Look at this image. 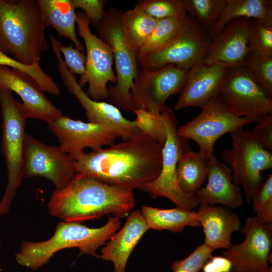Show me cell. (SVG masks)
Returning a JSON list of instances; mask_svg holds the SVG:
<instances>
[{
	"label": "cell",
	"mask_w": 272,
	"mask_h": 272,
	"mask_svg": "<svg viewBox=\"0 0 272 272\" xmlns=\"http://www.w3.org/2000/svg\"><path fill=\"white\" fill-rule=\"evenodd\" d=\"M90 22L84 12L77 14V31L84 41L87 52L86 71L78 83L82 88L88 84L86 93L91 99L103 101L109 98L107 84L116 82L113 55L110 46L92 32Z\"/></svg>",
	"instance_id": "cell-12"
},
{
	"label": "cell",
	"mask_w": 272,
	"mask_h": 272,
	"mask_svg": "<svg viewBox=\"0 0 272 272\" xmlns=\"http://www.w3.org/2000/svg\"><path fill=\"white\" fill-rule=\"evenodd\" d=\"M251 19L241 18L228 23L211 39L203 64L227 67L243 65L250 51L249 32Z\"/></svg>",
	"instance_id": "cell-18"
},
{
	"label": "cell",
	"mask_w": 272,
	"mask_h": 272,
	"mask_svg": "<svg viewBox=\"0 0 272 272\" xmlns=\"http://www.w3.org/2000/svg\"><path fill=\"white\" fill-rule=\"evenodd\" d=\"M36 1L0 0V51L27 65H39L49 44Z\"/></svg>",
	"instance_id": "cell-3"
},
{
	"label": "cell",
	"mask_w": 272,
	"mask_h": 272,
	"mask_svg": "<svg viewBox=\"0 0 272 272\" xmlns=\"http://www.w3.org/2000/svg\"><path fill=\"white\" fill-rule=\"evenodd\" d=\"M249 45L251 51L272 56V24L251 19Z\"/></svg>",
	"instance_id": "cell-35"
},
{
	"label": "cell",
	"mask_w": 272,
	"mask_h": 272,
	"mask_svg": "<svg viewBox=\"0 0 272 272\" xmlns=\"http://www.w3.org/2000/svg\"><path fill=\"white\" fill-rule=\"evenodd\" d=\"M202 272H232V264L224 256H212L202 267Z\"/></svg>",
	"instance_id": "cell-41"
},
{
	"label": "cell",
	"mask_w": 272,
	"mask_h": 272,
	"mask_svg": "<svg viewBox=\"0 0 272 272\" xmlns=\"http://www.w3.org/2000/svg\"><path fill=\"white\" fill-rule=\"evenodd\" d=\"M255 213V216L260 221L272 225V200L262 206Z\"/></svg>",
	"instance_id": "cell-42"
},
{
	"label": "cell",
	"mask_w": 272,
	"mask_h": 272,
	"mask_svg": "<svg viewBox=\"0 0 272 272\" xmlns=\"http://www.w3.org/2000/svg\"><path fill=\"white\" fill-rule=\"evenodd\" d=\"M149 16L161 20L187 15L184 0H141L136 5Z\"/></svg>",
	"instance_id": "cell-33"
},
{
	"label": "cell",
	"mask_w": 272,
	"mask_h": 272,
	"mask_svg": "<svg viewBox=\"0 0 272 272\" xmlns=\"http://www.w3.org/2000/svg\"><path fill=\"white\" fill-rule=\"evenodd\" d=\"M161 111L165 118L167 137L162 149L161 172L156 179L142 186L140 189L149 194L152 198L164 197L177 207L193 211L198 206L195 197L182 192L176 177L179 160L184 152L190 150L189 140L178 134L176 119L173 110L165 104Z\"/></svg>",
	"instance_id": "cell-8"
},
{
	"label": "cell",
	"mask_w": 272,
	"mask_h": 272,
	"mask_svg": "<svg viewBox=\"0 0 272 272\" xmlns=\"http://www.w3.org/2000/svg\"><path fill=\"white\" fill-rule=\"evenodd\" d=\"M225 0H184L187 14L207 32L217 21Z\"/></svg>",
	"instance_id": "cell-30"
},
{
	"label": "cell",
	"mask_w": 272,
	"mask_h": 272,
	"mask_svg": "<svg viewBox=\"0 0 272 272\" xmlns=\"http://www.w3.org/2000/svg\"><path fill=\"white\" fill-rule=\"evenodd\" d=\"M197 220L205 234L203 244L213 249H227L232 235L241 229L239 216L232 209L216 205H199Z\"/></svg>",
	"instance_id": "cell-22"
},
{
	"label": "cell",
	"mask_w": 272,
	"mask_h": 272,
	"mask_svg": "<svg viewBox=\"0 0 272 272\" xmlns=\"http://www.w3.org/2000/svg\"><path fill=\"white\" fill-rule=\"evenodd\" d=\"M120 21L124 40L137 54L155 29L158 20L149 16L135 5L133 9L121 13Z\"/></svg>",
	"instance_id": "cell-27"
},
{
	"label": "cell",
	"mask_w": 272,
	"mask_h": 272,
	"mask_svg": "<svg viewBox=\"0 0 272 272\" xmlns=\"http://www.w3.org/2000/svg\"><path fill=\"white\" fill-rule=\"evenodd\" d=\"M52 51L58 62L57 67L65 87L78 100L86 111L88 122L102 125L123 141L128 140L142 132L133 120L125 118L116 106L104 101L91 99L83 90L74 75L65 65L59 52V41L52 35L49 36Z\"/></svg>",
	"instance_id": "cell-14"
},
{
	"label": "cell",
	"mask_w": 272,
	"mask_h": 272,
	"mask_svg": "<svg viewBox=\"0 0 272 272\" xmlns=\"http://www.w3.org/2000/svg\"><path fill=\"white\" fill-rule=\"evenodd\" d=\"M188 71L169 64L156 70L139 69L129 95L133 112L159 114L167 99L180 91Z\"/></svg>",
	"instance_id": "cell-13"
},
{
	"label": "cell",
	"mask_w": 272,
	"mask_h": 272,
	"mask_svg": "<svg viewBox=\"0 0 272 272\" xmlns=\"http://www.w3.org/2000/svg\"><path fill=\"white\" fill-rule=\"evenodd\" d=\"M120 219L109 216L107 223L96 228H89L79 223L60 222L53 235L41 242L23 241L16 254L19 264L32 270L46 264L56 252L76 247L80 255L87 254L100 258L99 247L105 245L119 229Z\"/></svg>",
	"instance_id": "cell-4"
},
{
	"label": "cell",
	"mask_w": 272,
	"mask_h": 272,
	"mask_svg": "<svg viewBox=\"0 0 272 272\" xmlns=\"http://www.w3.org/2000/svg\"><path fill=\"white\" fill-rule=\"evenodd\" d=\"M252 133L259 143L266 149L272 150V115L256 122Z\"/></svg>",
	"instance_id": "cell-39"
},
{
	"label": "cell",
	"mask_w": 272,
	"mask_h": 272,
	"mask_svg": "<svg viewBox=\"0 0 272 272\" xmlns=\"http://www.w3.org/2000/svg\"><path fill=\"white\" fill-rule=\"evenodd\" d=\"M243 65L266 95L272 99V56L250 50Z\"/></svg>",
	"instance_id": "cell-31"
},
{
	"label": "cell",
	"mask_w": 272,
	"mask_h": 272,
	"mask_svg": "<svg viewBox=\"0 0 272 272\" xmlns=\"http://www.w3.org/2000/svg\"><path fill=\"white\" fill-rule=\"evenodd\" d=\"M0 105L2 118L1 152L7 170L8 182L0 201V215L7 214L21 185L23 173V156L26 135L25 126L28 118L22 103L12 92L0 87Z\"/></svg>",
	"instance_id": "cell-5"
},
{
	"label": "cell",
	"mask_w": 272,
	"mask_h": 272,
	"mask_svg": "<svg viewBox=\"0 0 272 272\" xmlns=\"http://www.w3.org/2000/svg\"><path fill=\"white\" fill-rule=\"evenodd\" d=\"M163 147L141 132L106 148L85 152L76 160L77 172L133 191L159 176Z\"/></svg>",
	"instance_id": "cell-1"
},
{
	"label": "cell",
	"mask_w": 272,
	"mask_h": 272,
	"mask_svg": "<svg viewBox=\"0 0 272 272\" xmlns=\"http://www.w3.org/2000/svg\"><path fill=\"white\" fill-rule=\"evenodd\" d=\"M141 213L149 229L180 233L185 227H198L196 212L178 207L162 209L143 205Z\"/></svg>",
	"instance_id": "cell-26"
},
{
	"label": "cell",
	"mask_w": 272,
	"mask_h": 272,
	"mask_svg": "<svg viewBox=\"0 0 272 272\" xmlns=\"http://www.w3.org/2000/svg\"><path fill=\"white\" fill-rule=\"evenodd\" d=\"M211 40L208 32L186 15L179 34L163 49L137 60L138 66L156 70L173 64L189 71L203 64Z\"/></svg>",
	"instance_id": "cell-11"
},
{
	"label": "cell",
	"mask_w": 272,
	"mask_h": 272,
	"mask_svg": "<svg viewBox=\"0 0 272 272\" xmlns=\"http://www.w3.org/2000/svg\"><path fill=\"white\" fill-rule=\"evenodd\" d=\"M242 232L244 240L231 245L223 253L232 264V272H270L272 225L260 221L255 216L247 218Z\"/></svg>",
	"instance_id": "cell-15"
},
{
	"label": "cell",
	"mask_w": 272,
	"mask_h": 272,
	"mask_svg": "<svg viewBox=\"0 0 272 272\" xmlns=\"http://www.w3.org/2000/svg\"><path fill=\"white\" fill-rule=\"evenodd\" d=\"M241 18L257 19L272 24V1L269 0H225L220 15L208 32L211 39L231 21Z\"/></svg>",
	"instance_id": "cell-25"
},
{
	"label": "cell",
	"mask_w": 272,
	"mask_h": 272,
	"mask_svg": "<svg viewBox=\"0 0 272 272\" xmlns=\"http://www.w3.org/2000/svg\"><path fill=\"white\" fill-rule=\"evenodd\" d=\"M228 68L220 64H202L189 70L175 109L202 108L218 94Z\"/></svg>",
	"instance_id": "cell-21"
},
{
	"label": "cell",
	"mask_w": 272,
	"mask_h": 272,
	"mask_svg": "<svg viewBox=\"0 0 272 272\" xmlns=\"http://www.w3.org/2000/svg\"><path fill=\"white\" fill-rule=\"evenodd\" d=\"M134 206L132 190L77 172L64 188L53 191L47 206L52 216L63 222L80 223L109 214L123 218Z\"/></svg>",
	"instance_id": "cell-2"
},
{
	"label": "cell",
	"mask_w": 272,
	"mask_h": 272,
	"mask_svg": "<svg viewBox=\"0 0 272 272\" xmlns=\"http://www.w3.org/2000/svg\"><path fill=\"white\" fill-rule=\"evenodd\" d=\"M183 18L159 20L155 29L137 54V60L160 51L170 44L181 31Z\"/></svg>",
	"instance_id": "cell-29"
},
{
	"label": "cell",
	"mask_w": 272,
	"mask_h": 272,
	"mask_svg": "<svg viewBox=\"0 0 272 272\" xmlns=\"http://www.w3.org/2000/svg\"><path fill=\"white\" fill-rule=\"evenodd\" d=\"M75 9L80 8L93 24L103 18L105 10L104 2L99 0H72Z\"/></svg>",
	"instance_id": "cell-38"
},
{
	"label": "cell",
	"mask_w": 272,
	"mask_h": 272,
	"mask_svg": "<svg viewBox=\"0 0 272 272\" xmlns=\"http://www.w3.org/2000/svg\"><path fill=\"white\" fill-rule=\"evenodd\" d=\"M201 109L197 116L180 126L177 132L181 137L195 142L199 147L198 153L207 162L214 155L215 144L221 136L242 129L253 122L235 115L218 94Z\"/></svg>",
	"instance_id": "cell-9"
},
{
	"label": "cell",
	"mask_w": 272,
	"mask_h": 272,
	"mask_svg": "<svg viewBox=\"0 0 272 272\" xmlns=\"http://www.w3.org/2000/svg\"><path fill=\"white\" fill-rule=\"evenodd\" d=\"M270 200H272L271 173L267 175L251 199L253 210L256 212L262 206Z\"/></svg>",
	"instance_id": "cell-40"
},
{
	"label": "cell",
	"mask_w": 272,
	"mask_h": 272,
	"mask_svg": "<svg viewBox=\"0 0 272 272\" xmlns=\"http://www.w3.org/2000/svg\"><path fill=\"white\" fill-rule=\"evenodd\" d=\"M59 50L63 55L65 65L72 74H77L82 76L86 71V55L72 44L64 46L60 41L58 45Z\"/></svg>",
	"instance_id": "cell-37"
},
{
	"label": "cell",
	"mask_w": 272,
	"mask_h": 272,
	"mask_svg": "<svg viewBox=\"0 0 272 272\" xmlns=\"http://www.w3.org/2000/svg\"><path fill=\"white\" fill-rule=\"evenodd\" d=\"M207 162L198 152L186 151L177 166L176 177L180 188L185 194L194 196L207 180Z\"/></svg>",
	"instance_id": "cell-28"
},
{
	"label": "cell",
	"mask_w": 272,
	"mask_h": 272,
	"mask_svg": "<svg viewBox=\"0 0 272 272\" xmlns=\"http://www.w3.org/2000/svg\"><path fill=\"white\" fill-rule=\"evenodd\" d=\"M207 183L194 194L198 205H220L233 209L241 206L240 186L233 180L231 169L214 155L207 162Z\"/></svg>",
	"instance_id": "cell-20"
},
{
	"label": "cell",
	"mask_w": 272,
	"mask_h": 272,
	"mask_svg": "<svg viewBox=\"0 0 272 272\" xmlns=\"http://www.w3.org/2000/svg\"><path fill=\"white\" fill-rule=\"evenodd\" d=\"M57 138L60 147L75 160L89 148L94 150L114 143L117 135L98 124L75 120L63 115L47 123Z\"/></svg>",
	"instance_id": "cell-17"
},
{
	"label": "cell",
	"mask_w": 272,
	"mask_h": 272,
	"mask_svg": "<svg viewBox=\"0 0 272 272\" xmlns=\"http://www.w3.org/2000/svg\"><path fill=\"white\" fill-rule=\"evenodd\" d=\"M121 13L111 8L105 11L102 19L93 25L100 38L110 46L113 55L116 82L108 88L111 104L125 111H133L129 92L139 67L137 53L128 46L122 35Z\"/></svg>",
	"instance_id": "cell-7"
},
{
	"label": "cell",
	"mask_w": 272,
	"mask_h": 272,
	"mask_svg": "<svg viewBox=\"0 0 272 272\" xmlns=\"http://www.w3.org/2000/svg\"><path fill=\"white\" fill-rule=\"evenodd\" d=\"M218 95L227 107L238 117L257 122L272 115V99L244 65L228 68Z\"/></svg>",
	"instance_id": "cell-10"
},
{
	"label": "cell",
	"mask_w": 272,
	"mask_h": 272,
	"mask_svg": "<svg viewBox=\"0 0 272 272\" xmlns=\"http://www.w3.org/2000/svg\"><path fill=\"white\" fill-rule=\"evenodd\" d=\"M0 87L14 92L20 97L28 118L48 123L62 115L37 83L23 72L0 65Z\"/></svg>",
	"instance_id": "cell-19"
},
{
	"label": "cell",
	"mask_w": 272,
	"mask_h": 272,
	"mask_svg": "<svg viewBox=\"0 0 272 272\" xmlns=\"http://www.w3.org/2000/svg\"><path fill=\"white\" fill-rule=\"evenodd\" d=\"M148 230L141 211H133L128 215L122 228L105 244L100 258L112 262L114 272H125L131 253Z\"/></svg>",
	"instance_id": "cell-23"
},
{
	"label": "cell",
	"mask_w": 272,
	"mask_h": 272,
	"mask_svg": "<svg viewBox=\"0 0 272 272\" xmlns=\"http://www.w3.org/2000/svg\"><path fill=\"white\" fill-rule=\"evenodd\" d=\"M0 65L17 69L31 77L43 92L59 95L60 90L53 78L47 74L40 65H27L20 63L0 51Z\"/></svg>",
	"instance_id": "cell-34"
},
{
	"label": "cell",
	"mask_w": 272,
	"mask_h": 272,
	"mask_svg": "<svg viewBox=\"0 0 272 272\" xmlns=\"http://www.w3.org/2000/svg\"><path fill=\"white\" fill-rule=\"evenodd\" d=\"M214 250L202 244L186 257L174 261L171 269L173 272H198L213 256Z\"/></svg>",
	"instance_id": "cell-36"
},
{
	"label": "cell",
	"mask_w": 272,
	"mask_h": 272,
	"mask_svg": "<svg viewBox=\"0 0 272 272\" xmlns=\"http://www.w3.org/2000/svg\"><path fill=\"white\" fill-rule=\"evenodd\" d=\"M45 28L53 27L59 37L70 39L85 53V48L76 33L77 14L72 0H37Z\"/></svg>",
	"instance_id": "cell-24"
},
{
	"label": "cell",
	"mask_w": 272,
	"mask_h": 272,
	"mask_svg": "<svg viewBox=\"0 0 272 272\" xmlns=\"http://www.w3.org/2000/svg\"><path fill=\"white\" fill-rule=\"evenodd\" d=\"M23 173L27 178H46L53 183L55 190H59L66 186L77 173L76 160L59 146L45 145L26 133Z\"/></svg>",
	"instance_id": "cell-16"
},
{
	"label": "cell",
	"mask_w": 272,
	"mask_h": 272,
	"mask_svg": "<svg viewBox=\"0 0 272 272\" xmlns=\"http://www.w3.org/2000/svg\"><path fill=\"white\" fill-rule=\"evenodd\" d=\"M270 272H272V271H270Z\"/></svg>",
	"instance_id": "cell-43"
},
{
	"label": "cell",
	"mask_w": 272,
	"mask_h": 272,
	"mask_svg": "<svg viewBox=\"0 0 272 272\" xmlns=\"http://www.w3.org/2000/svg\"><path fill=\"white\" fill-rule=\"evenodd\" d=\"M135 125L144 134L164 146L167 137V127L164 113L155 114L143 109L133 111Z\"/></svg>",
	"instance_id": "cell-32"
},
{
	"label": "cell",
	"mask_w": 272,
	"mask_h": 272,
	"mask_svg": "<svg viewBox=\"0 0 272 272\" xmlns=\"http://www.w3.org/2000/svg\"><path fill=\"white\" fill-rule=\"evenodd\" d=\"M230 135L231 148L221 152V160L231 169L233 182L242 186L249 203L264 181L261 172L272 167V153L259 143L251 130L242 128Z\"/></svg>",
	"instance_id": "cell-6"
}]
</instances>
